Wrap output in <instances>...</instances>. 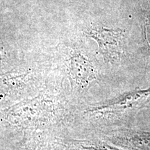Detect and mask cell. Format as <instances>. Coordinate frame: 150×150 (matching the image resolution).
<instances>
[{
	"instance_id": "1",
	"label": "cell",
	"mask_w": 150,
	"mask_h": 150,
	"mask_svg": "<svg viewBox=\"0 0 150 150\" xmlns=\"http://www.w3.org/2000/svg\"><path fill=\"white\" fill-rule=\"evenodd\" d=\"M54 106L52 100L36 97L6 108L0 113V122L25 126L42 124L53 116Z\"/></svg>"
},
{
	"instance_id": "2",
	"label": "cell",
	"mask_w": 150,
	"mask_h": 150,
	"mask_svg": "<svg viewBox=\"0 0 150 150\" xmlns=\"http://www.w3.org/2000/svg\"><path fill=\"white\" fill-rule=\"evenodd\" d=\"M87 35L98 44L99 51L106 61H119L125 52L126 32L120 29H108L94 27L87 31Z\"/></svg>"
},
{
	"instance_id": "3",
	"label": "cell",
	"mask_w": 150,
	"mask_h": 150,
	"mask_svg": "<svg viewBox=\"0 0 150 150\" xmlns=\"http://www.w3.org/2000/svg\"><path fill=\"white\" fill-rule=\"evenodd\" d=\"M150 100V87L147 89H136L116 98L95 106L91 112H114L140 109Z\"/></svg>"
},
{
	"instance_id": "4",
	"label": "cell",
	"mask_w": 150,
	"mask_h": 150,
	"mask_svg": "<svg viewBox=\"0 0 150 150\" xmlns=\"http://www.w3.org/2000/svg\"><path fill=\"white\" fill-rule=\"evenodd\" d=\"M70 77L81 86H87L96 79L93 65L81 54L73 56L69 64Z\"/></svg>"
},
{
	"instance_id": "5",
	"label": "cell",
	"mask_w": 150,
	"mask_h": 150,
	"mask_svg": "<svg viewBox=\"0 0 150 150\" xmlns=\"http://www.w3.org/2000/svg\"><path fill=\"white\" fill-rule=\"evenodd\" d=\"M122 142L136 150H150V132L136 131L122 137Z\"/></svg>"
},
{
	"instance_id": "6",
	"label": "cell",
	"mask_w": 150,
	"mask_h": 150,
	"mask_svg": "<svg viewBox=\"0 0 150 150\" xmlns=\"http://www.w3.org/2000/svg\"><path fill=\"white\" fill-rule=\"evenodd\" d=\"M144 16L145 22L142 27L143 35L145 36V40L150 48V10H145L144 12Z\"/></svg>"
},
{
	"instance_id": "7",
	"label": "cell",
	"mask_w": 150,
	"mask_h": 150,
	"mask_svg": "<svg viewBox=\"0 0 150 150\" xmlns=\"http://www.w3.org/2000/svg\"><path fill=\"white\" fill-rule=\"evenodd\" d=\"M86 149H89V150H117V149H113V148H112V147H106V146H102V145L87 147Z\"/></svg>"
}]
</instances>
